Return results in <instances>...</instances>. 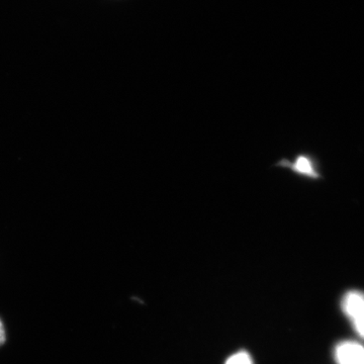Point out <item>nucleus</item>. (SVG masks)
I'll return each instance as SVG.
<instances>
[{
  "instance_id": "nucleus-1",
  "label": "nucleus",
  "mask_w": 364,
  "mask_h": 364,
  "mask_svg": "<svg viewBox=\"0 0 364 364\" xmlns=\"http://www.w3.org/2000/svg\"><path fill=\"white\" fill-rule=\"evenodd\" d=\"M341 309L350 321L354 330L360 338L364 339V293L360 291H349L341 301Z\"/></svg>"
},
{
  "instance_id": "nucleus-2",
  "label": "nucleus",
  "mask_w": 364,
  "mask_h": 364,
  "mask_svg": "<svg viewBox=\"0 0 364 364\" xmlns=\"http://www.w3.org/2000/svg\"><path fill=\"white\" fill-rule=\"evenodd\" d=\"M275 166L289 170V171L293 172L296 176L313 179V181H317V179L321 178V174L318 172L315 158L311 156V155L306 154V153L299 154L294 160L282 158L279 161H277Z\"/></svg>"
},
{
  "instance_id": "nucleus-3",
  "label": "nucleus",
  "mask_w": 364,
  "mask_h": 364,
  "mask_svg": "<svg viewBox=\"0 0 364 364\" xmlns=\"http://www.w3.org/2000/svg\"><path fill=\"white\" fill-rule=\"evenodd\" d=\"M334 358L337 364H364V346L355 341L340 342Z\"/></svg>"
},
{
  "instance_id": "nucleus-4",
  "label": "nucleus",
  "mask_w": 364,
  "mask_h": 364,
  "mask_svg": "<svg viewBox=\"0 0 364 364\" xmlns=\"http://www.w3.org/2000/svg\"><path fill=\"white\" fill-rule=\"evenodd\" d=\"M225 364H254L252 358L246 351H239L227 359Z\"/></svg>"
},
{
  "instance_id": "nucleus-5",
  "label": "nucleus",
  "mask_w": 364,
  "mask_h": 364,
  "mask_svg": "<svg viewBox=\"0 0 364 364\" xmlns=\"http://www.w3.org/2000/svg\"><path fill=\"white\" fill-rule=\"evenodd\" d=\"M6 342V327H4V322L0 318V347L2 346Z\"/></svg>"
}]
</instances>
